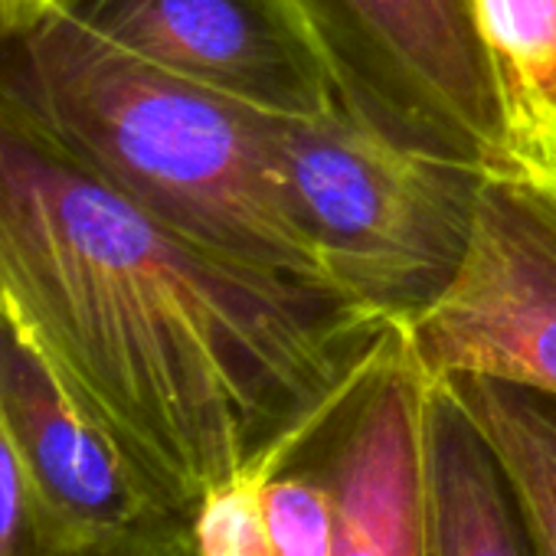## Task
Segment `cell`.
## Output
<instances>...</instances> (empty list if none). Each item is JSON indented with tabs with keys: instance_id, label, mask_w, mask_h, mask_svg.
Wrapping results in <instances>:
<instances>
[{
	"instance_id": "30bf717a",
	"label": "cell",
	"mask_w": 556,
	"mask_h": 556,
	"mask_svg": "<svg viewBox=\"0 0 556 556\" xmlns=\"http://www.w3.org/2000/svg\"><path fill=\"white\" fill-rule=\"evenodd\" d=\"M429 556H533L517 497L465 409L429 393Z\"/></svg>"
},
{
	"instance_id": "52a82bcc",
	"label": "cell",
	"mask_w": 556,
	"mask_h": 556,
	"mask_svg": "<svg viewBox=\"0 0 556 556\" xmlns=\"http://www.w3.org/2000/svg\"><path fill=\"white\" fill-rule=\"evenodd\" d=\"M0 419L17 458L73 553L187 527L131 478L50 361L0 305Z\"/></svg>"
},
{
	"instance_id": "3957f363",
	"label": "cell",
	"mask_w": 556,
	"mask_h": 556,
	"mask_svg": "<svg viewBox=\"0 0 556 556\" xmlns=\"http://www.w3.org/2000/svg\"><path fill=\"white\" fill-rule=\"evenodd\" d=\"M271 151L338 295L403 325L445 292L471 239L484 167L334 99L271 115Z\"/></svg>"
},
{
	"instance_id": "9a60e30c",
	"label": "cell",
	"mask_w": 556,
	"mask_h": 556,
	"mask_svg": "<svg viewBox=\"0 0 556 556\" xmlns=\"http://www.w3.org/2000/svg\"><path fill=\"white\" fill-rule=\"evenodd\" d=\"M76 556H190V543H187V527H177V530L141 536V540H128V543L83 549Z\"/></svg>"
},
{
	"instance_id": "8992f818",
	"label": "cell",
	"mask_w": 556,
	"mask_h": 556,
	"mask_svg": "<svg viewBox=\"0 0 556 556\" xmlns=\"http://www.w3.org/2000/svg\"><path fill=\"white\" fill-rule=\"evenodd\" d=\"M429 393L400 325L302 455L334 497L331 556H429Z\"/></svg>"
},
{
	"instance_id": "7c38bea8",
	"label": "cell",
	"mask_w": 556,
	"mask_h": 556,
	"mask_svg": "<svg viewBox=\"0 0 556 556\" xmlns=\"http://www.w3.org/2000/svg\"><path fill=\"white\" fill-rule=\"evenodd\" d=\"M275 475L265 458H249L213 484L187 517L190 556H271L265 488Z\"/></svg>"
},
{
	"instance_id": "ba28073f",
	"label": "cell",
	"mask_w": 556,
	"mask_h": 556,
	"mask_svg": "<svg viewBox=\"0 0 556 556\" xmlns=\"http://www.w3.org/2000/svg\"><path fill=\"white\" fill-rule=\"evenodd\" d=\"M105 43L268 115L331 102L262 0H53Z\"/></svg>"
},
{
	"instance_id": "277c9868",
	"label": "cell",
	"mask_w": 556,
	"mask_h": 556,
	"mask_svg": "<svg viewBox=\"0 0 556 556\" xmlns=\"http://www.w3.org/2000/svg\"><path fill=\"white\" fill-rule=\"evenodd\" d=\"M328 96L390 131L501 170V125L458 0H262Z\"/></svg>"
},
{
	"instance_id": "4fadbf2b",
	"label": "cell",
	"mask_w": 556,
	"mask_h": 556,
	"mask_svg": "<svg viewBox=\"0 0 556 556\" xmlns=\"http://www.w3.org/2000/svg\"><path fill=\"white\" fill-rule=\"evenodd\" d=\"M271 556H331L334 497L325 475L299 458L265 488Z\"/></svg>"
},
{
	"instance_id": "6da1fadb",
	"label": "cell",
	"mask_w": 556,
	"mask_h": 556,
	"mask_svg": "<svg viewBox=\"0 0 556 556\" xmlns=\"http://www.w3.org/2000/svg\"><path fill=\"white\" fill-rule=\"evenodd\" d=\"M0 305L184 523L249 458L295 465L396 328L174 232L8 99Z\"/></svg>"
},
{
	"instance_id": "8fae6325",
	"label": "cell",
	"mask_w": 556,
	"mask_h": 556,
	"mask_svg": "<svg viewBox=\"0 0 556 556\" xmlns=\"http://www.w3.org/2000/svg\"><path fill=\"white\" fill-rule=\"evenodd\" d=\"M439 387L465 409L494 452L527 527L533 556H556V400L484 377Z\"/></svg>"
},
{
	"instance_id": "9c48e42d",
	"label": "cell",
	"mask_w": 556,
	"mask_h": 556,
	"mask_svg": "<svg viewBox=\"0 0 556 556\" xmlns=\"http://www.w3.org/2000/svg\"><path fill=\"white\" fill-rule=\"evenodd\" d=\"M494 96L501 170L556 187V0H458Z\"/></svg>"
},
{
	"instance_id": "5bb4252c",
	"label": "cell",
	"mask_w": 556,
	"mask_h": 556,
	"mask_svg": "<svg viewBox=\"0 0 556 556\" xmlns=\"http://www.w3.org/2000/svg\"><path fill=\"white\" fill-rule=\"evenodd\" d=\"M0 556H76L40 504L0 419Z\"/></svg>"
},
{
	"instance_id": "5b68a950",
	"label": "cell",
	"mask_w": 556,
	"mask_h": 556,
	"mask_svg": "<svg viewBox=\"0 0 556 556\" xmlns=\"http://www.w3.org/2000/svg\"><path fill=\"white\" fill-rule=\"evenodd\" d=\"M400 331L429 383L484 377L556 400V187L484 170L455 278Z\"/></svg>"
},
{
	"instance_id": "7a4b0ae2",
	"label": "cell",
	"mask_w": 556,
	"mask_h": 556,
	"mask_svg": "<svg viewBox=\"0 0 556 556\" xmlns=\"http://www.w3.org/2000/svg\"><path fill=\"white\" fill-rule=\"evenodd\" d=\"M0 99L174 232L334 292L275 167L268 112L135 60L53 0H0Z\"/></svg>"
}]
</instances>
